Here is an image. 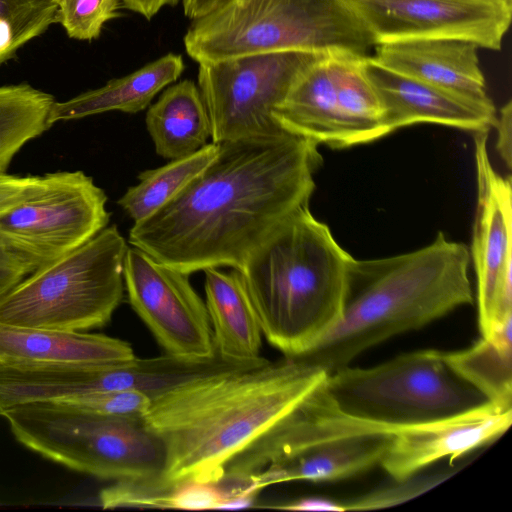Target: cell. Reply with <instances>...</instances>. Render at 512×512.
<instances>
[{"label":"cell","mask_w":512,"mask_h":512,"mask_svg":"<svg viewBox=\"0 0 512 512\" xmlns=\"http://www.w3.org/2000/svg\"><path fill=\"white\" fill-rule=\"evenodd\" d=\"M125 7L147 20L153 18L164 6H175L179 0H121Z\"/></svg>","instance_id":"cell-37"},{"label":"cell","mask_w":512,"mask_h":512,"mask_svg":"<svg viewBox=\"0 0 512 512\" xmlns=\"http://www.w3.org/2000/svg\"><path fill=\"white\" fill-rule=\"evenodd\" d=\"M44 181V176L20 177L0 172V215L35 196Z\"/></svg>","instance_id":"cell-33"},{"label":"cell","mask_w":512,"mask_h":512,"mask_svg":"<svg viewBox=\"0 0 512 512\" xmlns=\"http://www.w3.org/2000/svg\"><path fill=\"white\" fill-rule=\"evenodd\" d=\"M76 409L114 417L142 418L151 397L139 390L99 391L59 402Z\"/></svg>","instance_id":"cell-32"},{"label":"cell","mask_w":512,"mask_h":512,"mask_svg":"<svg viewBox=\"0 0 512 512\" xmlns=\"http://www.w3.org/2000/svg\"><path fill=\"white\" fill-rule=\"evenodd\" d=\"M352 256L303 205L238 270L262 335L286 357L313 349L340 321Z\"/></svg>","instance_id":"cell-4"},{"label":"cell","mask_w":512,"mask_h":512,"mask_svg":"<svg viewBox=\"0 0 512 512\" xmlns=\"http://www.w3.org/2000/svg\"><path fill=\"white\" fill-rule=\"evenodd\" d=\"M391 435L364 434L331 440L273 462L249 477L262 489L290 481L325 482L353 477L380 464Z\"/></svg>","instance_id":"cell-20"},{"label":"cell","mask_w":512,"mask_h":512,"mask_svg":"<svg viewBox=\"0 0 512 512\" xmlns=\"http://www.w3.org/2000/svg\"><path fill=\"white\" fill-rule=\"evenodd\" d=\"M135 357L131 345L118 338L0 323V363L3 364H110Z\"/></svg>","instance_id":"cell-19"},{"label":"cell","mask_w":512,"mask_h":512,"mask_svg":"<svg viewBox=\"0 0 512 512\" xmlns=\"http://www.w3.org/2000/svg\"><path fill=\"white\" fill-rule=\"evenodd\" d=\"M489 130L474 136L477 205L470 258L476 274L478 323L482 337L512 322V186L493 168Z\"/></svg>","instance_id":"cell-12"},{"label":"cell","mask_w":512,"mask_h":512,"mask_svg":"<svg viewBox=\"0 0 512 512\" xmlns=\"http://www.w3.org/2000/svg\"><path fill=\"white\" fill-rule=\"evenodd\" d=\"M228 494L218 482L165 481L159 476L114 481L99 493L103 509H220Z\"/></svg>","instance_id":"cell-24"},{"label":"cell","mask_w":512,"mask_h":512,"mask_svg":"<svg viewBox=\"0 0 512 512\" xmlns=\"http://www.w3.org/2000/svg\"><path fill=\"white\" fill-rule=\"evenodd\" d=\"M363 70L382 104L385 123L394 132L416 123H434L471 132L490 130L496 112L493 102L476 101L390 70L372 56Z\"/></svg>","instance_id":"cell-16"},{"label":"cell","mask_w":512,"mask_h":512,"mask_svg":"<svg viewBox=\"0 0 512 512\" xmlns=\"http://www.w3.org/2000/svg\"><path fill=\"white\" fill-rule=\"evenodd\" d=\"M512 423V407L491 402L441 419L404 426L390 436L380 465L394 480L420 473L444 458L462 455L498 439Z\"/></svg>","instance_id":"cell-14"},{"label":"cell","mask_w":512,"mask_h":512,"mask_svg":"<svg viewBox=\"0 0 512 512\" xmlns=\"http://www.w3.org/2000/svg\"><path fill=\"white\" fill-rule=\"evenodd\" d=\"M399 428L344 413L330 395L326 379L290 415L230 462L223 477L245 483L267 465L322 443L355 435H392Z\"/></svg>","instance_id":"cell-15"},{"label":"cell","mask_w":512,"mask_h":512,"mask_svg":"<svg viewBox=\"0 0 512 512\" xmlns=\"http://www.w3.org/2000/svg\"><path fill=\"white\" fill-rule=\"evenodd\" d=\"M184 69L183 57L168 53L126 76L108 81L100 88L83 92L66 101H55L48 123L51 127L59 121L109 111L137 113L144 110L158 92L176 81Z\"/></svg>","instance_id":"cell-22"},{"label":"cell","mask_w":512,"mask_h":512,"mask_svg":"<svg viewBox=\"0 0 512 512\" xmlns=\"http://www.w3.org/2000/svg\"><path fill=\"white\" fill-rule=\"evenodd\" d=\"M318 144L284 131L219 143L212 162L174 199L134 223L129 243L187 275L240 270L250 253L309 200Z\"/></svg>","instance_id":"cell-1"},{"label":"cell","mask_w":512,"mask_h":512,"mask_svg":"<svg viewBox=\"0 0 512 512\" xmlns=\"http://www.w3.org/2000/svg\"><path fill=\"white\" fill-rule=\"evenodd\" d=\"M328 373L302 357L231 365L151 397L142 420L161 440L165 481L218 482L230 462L290 415Z\"/></svg>","instance_id":"cell-2"},{"label":"cell","mask_w":512,"mask_h":512,"mask_svg":"<svg viewBox=\"0 0 512 512\" xmlns=\"http://www.w3.org/2000/svg\"><path fill=\"white\" fill-rule=\"evenodd\" d=\"M273 508L292 511H345L343 502L321 497L302 498L288 504L273 506Z\"/></svg>","instance_id":"cell-36"},{"label":"cell","mask_w":512,"mask_h":512,"mask_svg":"<svg viewBox=\"0 0 512 512\" xmlns=\"http://www.w3.org/2000/svg\"><path fill=\"white\" fill-rule=\"evenodd\" d=\"M493 126L497 131L496 150L510 169L512 163V103L508 101L496 116Z\"/></svg>","instance_id":"cell-35"},{"label":"cell","mask_w":512,"mask_h":512,"mask_svg":"<svg viewBox=\"0 0 512 512\" xmlns=\"http://www.w3.org/2000/svg\"><path fill=\"white\" fill-rule=\"evenodd\" d=\"M33 271L34 265L0 236V297Z\"/></svg>","instance_id":"cell-34"},{"label":"cell","mask_w":512,"mask_h":512,"mask_svg":"<svg viewBox=\"0 0 512 512\" xmlns=\"http://www.w3.org/2000/svg\"><path fill=\"white\" fill-rule=\"evenodd\" d=\"M339 107L351 146L391 133L380 99L363 70V58L351 53H330Z\"/></svg>","instance_id":"cell-26"},{"label":"cell","mask_w":512,"mask_h":512,"mask_svg":"<svg viewBox=\"0 0 512 512\" xmlns=\"http://www.w3.org/2000/svg\"><path fill=\"white\" fill-rule=\"evenodd\" d=\"M225 0H182L183 11L191 20L209 13Z\"/></svg>","instance_id":"cell-38"},{"label":"cell","mask_w":512,"mask_h":512,"mask_svg":"<svg viewBox=\"0 0 512 512\" xmlns=\"http://www.w3.org/2000/svg\"><path fill=\"white\" fill-rule=\"evenodd\" d=\"M219 144L207 143L197 152L173 159L156 169L138 175L137 185L127 189L119 206L134 220L141 222L174 199L216 157Z\"/></svg>","instance_id":"cell-27"},{"label":"cell","mask_w":512,"mask_h":512,"mask_svg":"<svg viewBox=\"0 0 512 512\" xmlns=\"http://www.w3.org/2000/svg\"><path fill=\"white\" fill-rule=\"evenodd\" d=\"M375 45L417 38H459L500 50L512 0H344Z\"/></svg>","instance_id":"cell-13"},{"label":"cell","mask_w":512,"mask_h":512,"mask_svg":"<svg viewBox=\"0 0 512 512\" xmlns=\"http://www.w3.org/2000/svg\"><path fill=\"white\" fill-rule=\"evenodd\" d=\"M57 0H0V66L56 23Z\"/></svg>","instance_id":"cell-29"},{"label":"cell","mask_w":512,"mask_h":512,"mask_svg":"<svg viewBox=\"0 0 512 512\" xmlns=\"http://www.w3.org/2000/svg\"><path fill=\"white\" fill-rule=\"evenodd\" d=\"M327 389L347 415L389 427L452 416L487 402L427 349L399 355L370 368L346 366L327 377Z\"/></svg>","instance_id":"cell-8"},{"label":"cell","mask_w":512,"mask_h":512,"mask_svg":"<svg viewBox=\"0 0 512 512\" xmlns=\"http://www.w3.org/2000/svg\"><path fill=\"white\" fill-rule=\"evenodd\" d=\"M512 322L462 351L443 352L448 366L488 402L512 407Z\"/></svg>","instance_id":"cell-25"},{"label":"cell","mask_w":512,"mask_h":512,"mask_svg":"<svg viewBox=\"0 0 512 512\" xmlns=\"http://www.w3.org/2000/svg\"><path fill=\"white\" fill-rule=\"evenodd\" d=\"M32 198L0 215V236L35 270L83 245L108 226L107 196L82 171L44 175Z\"/></svg>","instance_id":"cell-10"},{"label":"cell","mask_w":512,"mask_h":512,"mask_svg":"<svg viewBox=\"0 0 512 512\" xmlns=\"http://www.w3.org/2000/svg\"><path fill=\"white\" fill-rule=\"evenodd\" d=\"M372 58L384 67L472 100L486 102L479 46L459 38H417L380 43Z\"/></svg>","instance_id":"cell-17"},{"label":"cell","mask_w":512,"mask_h":512,"mask_svg":"<svg viewBox=\"0 0 512 512\" xmlns=\"http://www.w3.org/2000/svg\"><path fill=\"white\" fill-rule=\"evenodd\" d=\"M272 116L279 129L289 134L332 148L351 146L330 53L302 71Z\"/></svg>","instance_id":"cell-18"},{"label":"cell","mask_w":512,"mask_h":512,"mask_svg":"<svg viewBox=\"0 0 512 512\" xmlns=\"http://www.w3.org/2000/svg\"><path fill=\"white\" fill-rule=\"evenodd\" d=\"M323 54L283 51L199 63L198 88L212 142L282 131L273 119L302 71Z\"/></svg>","instance_id":"cell-9"},{"label":"cell","mask_w":512,"mask_h":512,"mask_svg":"<svg viewBox=\"0 0 512 512\" xmlns=\"http://www.w3.org/2000/svg\"><path fill=\"white\" fill-rule=\"evenodd\" d=\"M24 446L72 470L120 481L159 476L165 450L142 418L107 416L59 402H35L4 411Z\"/></svg>","instance_id":"cell-7"},{"label":"cell","mask_w":512,"mask_h":512,"mask_svg":"<svg viewBox=\"0 0 512 512\" xmlns=\"http://www.w3.org/2000/svg\"><path fill=\"white\" fill-rule=\"evenodd\" d=\"M145 122L156 153L165 159L191 155L211 137L206 105L198 86L188 79L167 87L149 107Z\"/></svg>","instance_id":"cell-23"},{"label":"cell","mask_w":512,"mask_h":512,"mask_svg":"<svg viewBox=\"0 0 512 512\" xmlns=\"http://www.w3.org/2000/svg\"><path fill=\"white\" fill-rule=\"evenodd\" d=\"M204 273L205 304L216 355L238 365L262 361V331L241 273L219 268H208Z\"/></svg>","instance_id":"cell-21"},{"label":"cell","mask_w":512,"mask_h":512,"mask_svg":"<svg viewBox=\"0 0 512 512\" xmlns=\"http://www.w3.org/2000/svg\"><path fill=\"white\" fill-rule=\"evenodd\" d=\"M189 275L128 247L124 284L128 301L166 354L190 361L217 357L205 302Z\"/></svg>","instance_id":"cell-11"},{"label":"cell","mask_w":512,"mask_h":512,"mask_svg":"<svg viewBox=\"0 0 512 512\" xmlns=\"http://www.w3.org/2000/svg\"><path fill=\"white\" fill-rule=\"evenodd\" d=\"M454 473L455 471L450 470L427 475L416 473L405 479L395 480L393 485L373 490L366 495L343 502L345 511L382 509L404 503L437 486Z\"/></svg>","instance_id":"cell-31"},{"label":"cell","mask_w":512,"mask_h":512,"mask_svg":"<svg viewBox=\"0 0 512 512\" xmlns=\"http://www.w3.org/2000/svg\"><path fill=\"white\" fill-rule=\"evenodd\" d=\"M128 249L116 225L46 264L0 297V323L86 331L106 325L124 295Z\"/></svg>","instance_id":"cell-6"},{"label":"cell","mask_w":512,"mask_h":512,"mask_svg":"<svg viewBox=\"0 0 512 512\" xmlns=\"http://www.w3.org/2000/svg\"><path fill=\"white\" fill-rule=\"evenodd\" d=\"M54 97L27 83L0 86V172L30 140L50 128Z\"/></svg>","instance_id":"cell-28"},{"label":"cell","mask_w":512,"mask_h":512,"mask_svg":"<svg viewBox=\"0 0 512 512\" xmlns=\"http://www.w3.org/2000/svg\"><path fill=\"white\" fill-rule=\"evenodd\" d=\"M183 40L198 63L283 51L368 56L375 46L344 0H225L191 20Z\"/></svg>","instance_id":"cell-5"},{"label":"cell","mask_w":512,"mask_h":512,"mask_svg":"<svg viewBox=\"0 0 512 512\" xmlns=\"http://www.w3.org/2000/svg\"><path fill=\"white\" fill-rule=\"evenodd\" d=\"M470 259L466 245L442 232L412 252L369 260L352 257L340 321L299 357L331 374L381 342L473 303Z\"/></svg>","instance_id":"cell-3"},{"label":"cell","mask_w":512,"mask_h":512,"mask_svg":"<svg viewBox=\"0 0 512 512\" xmlns=\"http://www.w3.org/2000/svg\"><path fill=\"white\" fill-rule=\"evenodd\" d=\"M120 0H57L56 23L70 38L97 39L104 24L119 15Z\"/></svg>","instance_id":"cell-30"}]
</instances>
